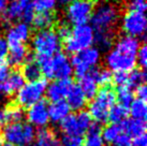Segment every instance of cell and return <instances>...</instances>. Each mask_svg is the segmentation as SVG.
Masks as SVG:
<instances>
[{
	"label": "cell",
	"instance_id": "6da1fadb",
	"mask_svg": "<svg viewBox=\"0 0 147 146\" xmlns=\"http://www.w3.org/2000/svg\"><path fill=\"white\" fill-rule=\"evenodd\" d=\"M31 45L34 52V58L38 62H40L59 53L61 49V41L55 30L46 29L39 31L33 36Z\"/></svg>",
	"mask_w": 147,
	"mask_h": 146
},
{
	"label": "cell",
	"instance_id": "7a4b0ae2",
	"mask_svg": "<svg viewBox=\"0 0 147 146\" xmlns=\"http://www.w3.org/2000/svg\"><path fill=\"white\" fill-rule=\"evenodd\" d=\"M116 104V93L111 87H103L98 90L88 105V113L92 122L103 124L107 122V115L113 105Z\"/></svg>",
	"mask_w": 147,
	"mask_h": 146
},
{
	"label": "cell",
	"instance_id": "3957f363",
	"mask_svg": "<svg viewBox=\"0 0 147 146\" xmlns=\"http://www.w3.org/2000/svg\"><path fill=\"white\" fill-rule=\"evenodd\" d=\"M118 20L117 9L113 4L103 2L94 10L90 17V27L94 34L112 33V29Z\"/></svg>",
	"mask_w": 147,
	"mask_h": 146
},
{
	"label": "cell",
	"instance_id": "277c9868",
	"mask_svg": "<svg viewBox=\"0 0 147 146\" xmlns=\"http://www.w3.org/2000/svg\"><path fill=\"white\" fill-rule=\"evenodd\" d=\"M36 129L28 122H15L5 126L1 137L14 146H29L36 140Z\"/></svg>",
	"mask_w": 147,
	"mask_h": 146
},
{
	"label": "cell",
	"instance_id": "5b68a950",
	"mask_svg": "<svg viewBox=\"0 0 147 146\" xmlns=\"http://www.w3.org/2000/svg\"><path fill=\"white\" fill-rule=\"evenodd\" d=\"M94 43V32L90 25L74 26L70 36L65 41V49L69 54H78L84 49L91 47Z\"/></svg>",
	"mask_w": 147,
	"mask_h": 146
},
{
	"label": "cell",
	"instance_id": "8992f818",
	"mask_svg": "<svg viewBox=\"0 0 147 146\" xmlns=\"http://www.w3.org/2000/svg\"><path fill=\"white\" fill-rule=\"evenodd\" d=\"M47 82L40 78L34 82H27L16 93V103L21 107H30L37 102L41 101L45 95Z\"/></svg>",
	"mask_w": 147,
	"mask_h": 146
},
{
	"label": "cell",
	"instance_id": "52a82bcc",
	"mask_svg": "<svg viewBox=\"0 0 147 146\" xmlns=\"http://www.w3.org/2000/svg\"><path fill=\"white\" fill-rule=\"evenodd\" d=\"M34 15L36 10L33 8L31 0H11L7 3L2 18L7 23L22 20L23 23L29 24L32 22Z\"/></svg>",
	"mask_w": 147,
	"mask_h": 146
},
{
	"label": "cell",
	"instance_id": "ba28073f",
	"mask_svg": "<svg viewBox=\"0 0 147 146\" xmlns=\"http://www.w3.org/2000/svg\"><path fill=\"white\" fill-rule=\"evenodd\" d=\"M99 60H100V51L99 49L92 46L73 55L71 59V65L75 76L78 80H81L89 72L91 68L97 66Z\"/></svg>",
	"mask_w": 147,
	"mask_h": 146
},
{
	"label": "cell",
	"instance_id": "9c48e42d",
	"mask_svg": "<svg viewBox=\"0 0 147 146\" xmlns=\"http://www.w3.org/2000/svg\"><path fill=\"white\" fill-rule=\"evenodd\" d=\"M94 10L92 0H75L67 8V18L74 26L88 24Z\"/></svg>",
	"mask_w": 147,
	"mask_h": 146
},
{
	"label": "cell",
	"instance_id": "30bf717a",
	"mask_svg": "<svg viewBox=\"0 0 147 146\" xmlns=\"http://www.w3.org/2000/svg\"><path fill=\"white\" fill-rule=\"evenodd\" d=\"M147 28V20L145 13L132 12L129 11L125 14L123 18V30L127 36L133 38L144 36Z\"/></svg>",
	"mask_w": 147,
	"mask_h": 146
},
{
	"label": "cell",
	"instance_id": "8fae6325",
	"mask_svg": "<svg viewBox=\"0 0 147 146\" xmlns=\"http://www.w3.org/2000/svg\"><path fill=\"white\" fill-rule=\"evenodd\" d=\"M106 65L110 71L114 72H130L135 69L136 59L113 49L106 56Z\"/></svg>",
	"mask_w": 147,
	"mask_h": 146
},
{
	"label": "cell",
	"instance_id": "7c38bea8",
	"mask_svg": "<svg viewBox=\"0 0 147 146\" xmlns=\"http://www.w3.org/2000/svg\"><path fill=\"white\" fill-rule=\"evenodd\" d=\"M26 116L29 125H31L33 128L37 127L43 129L49 122V104L44 100L37 102L36 104L28 107Z\"/></svg>",
	"mask_w": 147,
	"mask_h": 146
},
{
	"label": "cell",
	"instance_id": "4fadbf2b",
	"mask_svg": "<svg viewBox=\"0 0 147 146\" xmlns=\"http://www.w3.org/2000/svg\"><path fill=\"white\" fill-rule=\"evenodd\" d=\"M51 62H52L54 78L57 80L71 78V75L73 74V68L67 54L62 52L55 54L53 57H51Z\"/></svg>",
	"mask_w": 147,
	"mask_h": 146
},
{
	"label": "cell",
	"instance_id": "5bb4252c",
	"mask_svg": "<svg viewBox=\"0 0 147 146\" xmlns=\"http://www.w3.org/2000/svg\"><path fill=\"white\" fill-rule=\"evenodd\" d=\"M73 86V82L71 78H65V80H57L51 84H47L45 95L49 101L57 102L61 101L65 98L70 88Z\"/></svg>",
	"mask_w": 147,
	"mask_h": 146
},
{
	"label": "cell",
	"instance_id": "9a60e30c",
	"mask_svg": "<svg viewBox=\"0 0 147 146\" xmlns=\"http://www.w3.org/2000/svg\"><path fill=\"white\" fill-rule=\"evenodd\" d=\"M30 36V28L26 23H17L8 30L7 36L4 38L9 46L16 44H24Z\"/></svg>",
	"mask_w": 147,
	"mask_h": 146
},
{
	"label": "cell",
	"instance_id": "2e32d148",
	"mask_svg": "<svg viewBox=\"0 0 147 146\" xmlns=\"http://www.w3.org/2000/svg\"><path fill=\"white\" fill-rule=\"evenodd\" d=\"M25 80L20 71H13L2 83H0V93L4 96H12L21 89Z\"/></svg>",
	"mask_w": 147,
	"mask_h": 146
},
{
	"label": "cell",
	"instance_id": "e0dca14e",
	"mask_svg": "<svg viewBox=\"0 0 147 146\" xmlns=\"http://www.w3.org/2000/svg\"><path fill=\"white\" fill-rule=\"evenodd\" d=\"M29 57V51L25 44H16L9 46L8 62L9 66L12 67H20L26 62Z\"/></svg>",
	"mask_w": 147,
	"mask_h": 146
},
{
	"label": "cell",
	"instance_id": "ac0fdd59",
	"mask_svg": "<svg viewBox=\"0 0 147 146\" xmlns=\"http://www.w3.org/2000/svg\"><path fill=\"white\" fill-rule=\"evenodd\" d=\"M140 46H141V44H140L139 39L125 34L117 40L114 49H117L120 53H123L126 55H129V56L136 57Z\"/></svg>",
	"mask_w": 147,
	"mask_h": 146
},
{
	"label": "cell",
	"instance_id": "d6986e66",
	"mask_svg": "<svg viewBox=\"0 0 147 146\" xmlns=\"http://www.w3.org/2000/svg\"><path fill=\"white\" fill-rule=\"evenodd\" d=\"M67 103L70 106L71 111H82L85 107L86 103H87V98L85 95L83 93L82 89L80 88L78 85H74L70 88V90L67 93Z\"/></svg>",
	"mask_w": 147,
	"mask_h": 146
},
{
	"label": "cell",
	"instance_id": "ffe728a7",
	"mask_svg": "<svg viewBox=\"0 0 147 146\" xmlns=\"http://www.w3.org/2000/svg\"><path fill=\"white\" fill-rule=\"evenodd\" d=\"M70 114H71V109L65 100L53 102L49 105V122H53L55 124H60Z\"/></svg>",
	"mask_w": 147,
	"mask_h": 146
},
{
	"label": "cell",
	"instance_id": "44dd1931",
	"mask_svg": "<svg viewBox=\"0 0 147 146\" xmlns=\"http://www.w3.org/2000/svg\"><path fill=\"white\" fill-rule=\"evenodd\" d=\"M21 73L24 77V80L27 82H34L42 78L40 65L36 60V58L31 56H29L26 62L23 65V70Z\"/></svg>",
	"mask_w": 147,
	"mask_h": 146
},
{
	"label": "cell",
	"instance_id": "7402d4cb",
	"mask_svg": "<svg viewBox=\"0 0 147 146\" xmlns=\"http://www.w3.org/2000/svg\"><path fill=\"white\" fill-rule=\"evenodd\" d=\"M61 131L65 133V137H78L81 138L85 133L78 124L75 114H70L60 122Z\"/></svg>",
	"mask_w": 147,
	"mask_h": 146
},
{
	"label": "cell",
	"instance_id": "603a6c76",
	"mask_svg": "<svg viewBox=\"0 0 147 146\" xmlns=\"http://www.w3.org/2000/svg\"><path fill=\"white\" fill-rule=\"evenodd\" d=\"M121 129L131 138H136L140 135H143L146 132V122L145 120L139 119H127L123 124H120Z\"/></svg>",
	"mask_w": 147,
	"mask_h": 146
},
{
	"label": "cell",
	"instance_id": "cb8c5ba5",
	"mask_svg": "<svg viewBox=\"0 0 147 146\" xmlns=\"http://www.w3.org/2000/svg\"><path fill=\"white\" fill-rule=\"evenodd\" d=\"M82 146H104V141L101 137V127L99 124L92 122L82 142Z\"/></svg>",
	"mask_w": 147,
	"mask_h": 146
},
{
	"label": "cell",
	"instance_id": "d4e9b609",
	"mask_svg": "<svg viewBox=\"0 0 147 146\" xmlns=\"http://www.w3.org/2000/svg\"><path fill=\"white\" fill-rule=\"evenodd\" d=\"M37 145L36 146H61L60 140L53 131L49 129H41L36 134Z\"/></svg>",
	"mask_w": 147,
	"mask_h": 146
},
{
	"label": "cell",
	"instance_id": "484cf974",
	"mask_svg": "<svg viewBox=\"0 0 147 146\" xmlns=\"http://www.w3.org/2000/svg\"><path fill=\"white\" fill-rule=\"evenodd\" d=\"M78 86L82 89L83 93L85 95V97L87 98V100L92 99L99 90V85L89 73H87L85 76L80 80V85Z\"/></svg>",
	"mask_w": 147,
	"mask_h": 146
},
{
	"label": "cell",
	"instance_id": "4316f807",
	"mask_svg": "<svg viewBox=\"0 0 147 146\" xmlns=\"http://www.w3.org/2000/svg\"><path fill=\"white\" fill-rule=\"evenodd\" d=\"M88 73L96 80L98 85L110 87V84L113 83V73L109 69H99L97 67H94Z\"/></svg>",
	"mask_w": 147,
	"mask_h": 146
},
{
	"label": "cell",
	"instance_id": "83f0119b",
	"mask_svg": "<svg viewBox=\"0 0 147 146\" xmlns=\"http://www.w3.org/2000/svg\"><path fill=\"white\" fill-rule=\"evenodd\" d=\"M129 115L132 119H139V120H145L147 116V103L145 100L135 99L132 101L129 107Z\"/></svg>",
	"mask_w": 147,
	"mask_h": 146
},
{
	"label": "cell",
	"instance_id": "f1b7e54d",
	"mask_svg": "<svg viewBox=\"0 0 147 146\" xmlns=\"http://www.w3.org/2000/svg\"><path fill=\"white\" fill-rule=\"evenodd\" d=\"M128 115H129L128 107L120 105V104H115V105H113V107L110 110V112H109L107 120H110L111 124L120 125V124H123L125 120H127Z\"/></svg>",
	"mask_w": 147,
	"mask_h": 146
},
{
	"label": "cell",
	"instance_id": "f546056e",
	"mask_svg": "<svg viewBox=\"0 0 147 146\" xmlns=\"http://www.w3.org/2000/svg\"><path fill=\"white\" fill-rule=\"evenodd\" d=\"M54 15L52 13H36V15L32 20L33 27L38 30H46L51 29L54 24Z\"/></svg>",
	"mask_w": 147,
	"mask_h": 146
},
{
	"label": "cell",
	"instance_id": "4dcf8cb0",
	"mask_svg": "<svg viewBox=\"0 0 147 146\" xmlns=\"http://www.w3.org/2000/svg\"><path fill=\"white\" fill-rule=\"evenodd\" d=\"M116 93V100H118V104L126 107H129L132 101L134 100V93L132 91V88L128 86H120L117 88Z\"/></svg>",
	"mask_w": 147,
	"mask_h": 146
},
{
	"label": "cell",
	"instance_id": "1f68e13d",
	"mask_svg": "<svg viewBox=\"0 0 147 146\" xmlns=\"http://www.w3.org/2000/svg\"><path fill=\"white\" fill-rule=\"evenodd\" d=\"M121 126L120 125H115L111 124L109 126H106L103 130H101V137H102L104 143L109 144H114L116 139L118 138V135L121 133Z\"/></svg>",
	"mask_w": 147,
	"mask_h": 146
},
{
	"label": "cell",
	"instance_id": "d6a6232c",
	"mask_svg": "<svg viewBox=\"0 0 147 146\" xmlns=\"http://www.w3.org/2000/svg\"><path fill=\"white\" fill-rule=\"evenodd\" d=\"M146 72L143 69H134L128 73V87H138L145 84L146 81Z\"/></svg>",
	"mask_w": 147,
	"mask_h": 146
},
{
	"label": "cell",
	"instance_id": "836d02e7",
	"mask_svg": "<svg viewBox=\"0 0 147 146\" xmlns=\"http://www.w3.org/2000/svg\"><path fill=\"white\" fill-rule=\"evenodd\" d=\"M7 117H8L9 125L10 124H15V122H21L24 119V111L21 106L18 105H11L4 109Z\"/></svg>",
	"mask_w": 147,
	"mask_h": 146
},
{
	"label": "cell",
	"instance_id": "e575fe53",
	"mask_svg": "<svg viewBox=\"0 0 147 146\" xmlns=\"http://www.w3.org/2000/svg\"><path fill=\"white\" fill-rule=\"evenodd\" d=\"M31 2L36 12L51 13L56 7L57 0H31Z\"/></svg>",
	"mask_w": 147,
	"mask_h": 146
},
{
	"label": "cell",
	"instance_id": "d590c367",
	"mask_svg": "<svg viewBox=\"0 0 147 146\" xmlns=\"http://www.w3.org/2000/svg\"><path fill=\"white\" fill-rule=\"evenodd\" d=\"M114 34L113 33H101V34H94V42L100 49H109L113 44Z\"/></svg>",
	"mask_w": 147,
	"mask_h": 146
},
{
	"label": "cell",
	"instance_id": "8d00e7d4",
	"mask_svg": "<svg viewBox=\"0 0 147 146\" xmlns=\"http://www.w3.org/2000/svg\"><path fill=\"white\" fill-rule=\"evenodd\" d=\"M75 116H76V119H78L81 128H82L83 131L86 133L88 131V129L90 128V126L92 125V122H92V118L90 117L89 113L87 111L82 110V111H78V113L75 114Z\"/></svg>",
	"mask_w": 147,
	"mask_h": 146
},
{
	"label": "cell",
	"instance_id": "74e56055",
	"mask_svg": "<svg viewBox=\"0 0 147 146\" xmlns=\"http://www.w3.org/2000/svg\"><path fill=\"white\" fill-rule=\"evenodd\" d=\"M135 59H136V64H139V66L141 67V69H145L147 65V47L145 44L140 46Z\"/></svg>",
	"mask_w": 147,
	"mask_h": 146
},
{
	"label": "cell",
	"instance_id": "f35d334b",
	"mask_svg": "<svg viewBox=\"0 0 147 146\" xmlns=\"http://www.w3.org/2000/svg\"><path fill=\"white\" fill-rule=\"evenodd\" d=\"M128 8H129V11H132V12L145 13L147 8L146 0H130Z\"/></svg>",
	"mask_w": 147,
	"mask_h": 146
},
{
	"label": "cell",
	"instance_id": "ab89813d",
	"mask_svg": "<svg viewBox=\"0 0 147 146\" xmlns=\"http://www.w3.org/2000/svg\"><path fill=\"white\" fill-rule=\"evenodd\" d=\"M128 73L129 72H115L113 74V83L120 86H128Z\"/></svg>",
	"mask_w": 147,
	"mask_h": 146
},
{
	"label": "cell",
	"instance_id": "60d3db41",
	"mask_svg": "<svg viewBox=\"0 0 147 146\" xmlns=\"http://www.w3.org/2000/svg\"><path fill=\"white\" fill-rule=\"evenodd\" d=\"M131 143H132V138L126 132L121 131V133L119 134L118 138L114 142V146H131Z\"/></svg>",
	"mask_w": 147,
	"mask_h": 146
},
{
	"label": "cell",
	"instance_id": "b9f144b4",
	"mask_svg": "<svg viewBox=\"0 0 147 146\" xmlns=\"http://www.w3.org/2000/svg\"><path fill=\"white\" fill-rule=\"evenodd\" d=\"M71 30L72 29L70 28L69 25L63 24V25H60L58 27L56 33H57L58 38L60 39V41H65L70 36V34H71Z\"/></svg>",
	"mask_w": 147,
	"mask_h": 146
},
{
	"label": "cell",
	"instance_id": "7bdbcfd3",
	"mask_svg": "<svg viewBox=\"0 0 147 146\" xmlns=\"http://www.w3.org/2000/svg\"><path fill=\"white\" fill-rule=\"evenodd\" d=\"M60 142L61 146H82L83 140L78 137H63Z\"/></svg>",
	"mask_w": 147,
	"mask_h": 146
},
{
	"label": "cell",
	"instance_id": "ee69618b",
	"mask_svg": "<svg viewBox=\"0 0 147 146\" xmlns=\"http://www.w3.org/2000/svg\"><path fill=\"white\" fill-rule=\"evenodd\" d=\"M11 73L10 71V66L5 60H0V83L9 76V74Z\"/></svg>",
	"mask_w": 147,
	"mask_h": 146
},
{
	"label": "cell",
	"instance_id": "f6af8a7d",
	"mask_svg": "<svg viewBox=\"0 0 147 146\" xmlns=\"http://www.w3.org/2000/svg\"><path fill=\"white\" fill-rule=\"evenodd\" d=\"M9 53V44L7 40L0 36V60H4Z\"/></svg>",
	"mask_w": 147,
	"mask_h": 146
},
{
	"label": "cell",
	"instance_id": "bcb514c9",
	"mask_svg": "<svg viewBox=\"0 0 147 146\" xmlns=\"http://www.w3.org/2000/svg\"><path fill=\"white\" fill-rule=\"evenodd\" d=\"M135 95L138 99L140 100H145L146 101V98H147V87L145 84L143 85H140L135 88Z\"/></svg>",
	"mask_w": 147,
	"mask_h": 146
},
{
	"label": "cell",
	"instance_id": "7dc6e473",
	"mask_svg": "<svg viewBox=\"0 0 147 146\" xmlns=\"http://www.w3.org/2000/svg\"><path fill=\"white\" fill-rule=\"evenodd\" d=\"M131 146H147L146 134H143V135H140V137L132 139Z\"/></svg>",
	"mask_w": 147,
	"mask_h": 146
},
{
	"label": "cell",
	"instance_id": "c3c4849f",
	"mask_svg": "<svg viewBox=\"0 0 147 146\" xmlns=\"http://www.w3.org/2000/svg\"><path fill=\"white\" fill-rule=\"evenodd\" d=\"M7 7V0H0V15H2Z\"/></svg>",
	"mask_w": 147,
	"mask_h": 146
},
{
	"label": "cell",
	"instance_id": "681fc988",
	"mask_svg": "<svg viewBox=\"0 0 147 146\" xmlns=\"http://www.w3.org/2000/svg\"><path fill=\"white\" fill-rule=\"evenodd\" d=\"M58 2H60L61 4H68L69 5L70 3H72V2H74L75 0H57Z\"/></svg>",
	"mask_w": 147,
	"mask_h": 146
},
{
	"label": "cell",
	"instance_id": "f907efd6",
	"mask_svg": "<svg viewBox=\"0 0 147 146\" xmlns=\"http://www.w3.org/2000/svg\"><path fill=\"white\" fill-rule=\"evenodd\" d=\"M2 146H14V145H12V144H10V143H8V142H4L3 144H2Z\"/></svg>",
	"mask_w": 147,
	"mask_h": 146
},
{
	"label": "cell",
	"instance_id": "816d5d0a",
	"mask_svg": "<svg viewBox=\"0 0 147 146\" xmlns=\"http://www.w3.org/2000/svg\"><path fill=\"white\" fill-rule=\"evenodd\" d=\"M3 139H2V137L0 135V146H2V144H3Z\"/></svg>",
	"mask_w": 147,
	"mask_h": 146
},
{
	"label": "cell",
	"instance_id": "f5cc1de1",
	"mask_svg": "<svg viewBox=\"0 0 147 146\" xmlns=\"http://www.w3.org/2000/svg\"><path fill=\"white\" fill-rule=\"evenodd\" d=\"M29 146H36V145H29Z\"/></svg>",
	"mask_w": 147,
	"mask_h": 146
}]
</instances>
